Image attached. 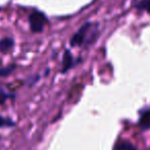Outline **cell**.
<instances>
[{"label": "cell", "mask_w": 150, "mask_h": 150, "mask_svg": "<svg viewBox=\"0 0 150 150\" xmlns=\"http://www.w3.org/2000/svg\"><path fill=\"white\" fill-rule=\"evenodd\" d=\"M98 36V25L86 23L71 38L69 44L73 47H79L85 44H91Z\"/></svg>", "instance_id": "6da1fadb"}, {"label": "cell", "mask_w": 150, "mask_h": 150, "mask_svg": "<svg viewBox=\"0 0 150 150\" xmlns=\"http://www.w3.org/2000/svg\"><path fill=\"white\" fill-rule=\"evenodd\" d=\"M28 20L30 29L33 33H41V32H43L44 27L46 26V24H48V18L45 16V13L37 9H34L29 14Z\"/></svg>", "instance_id": "7a4b0ae2"}, {"label": "cell", "mask_w": 150, "mask_h": 150, "mask_svg": "<svg viewBox=\"0 0 150 150\" xmlns=\"http://www.w3.org/2000/svg\"><path fill=\"white\" fill-rule=\"evenodd\" d=\"M76 61L74 60V57L71 55L69 50H65L64 54H63V59H62V69H61V73H67L69 69L76 64Z\"/></svg>", "instance_id": "3957f363"}, {"label": "cell", "mask_w": 150, "mask_h": 150, "mask_svg": "<svg viewBox=\"0 0 150 150\" xmlns=\"http://www.w3.org/2000/svg\"><path fill=\"white\" fill-rule=\"evenodd\" d=\"M138 126L142 131L150 130V108L141 113L140 119L138 120Z\"/></svg>", "instance_id": "277c9868"}, {"label": "cell", "mask_w": 150, "mask_h": 150, "mask_svg": "<svg viewBox=\"0 0 150 150\" xmlns=\"http://www.w3.org/2000/svg\"><path fill=\"white\" fill-rule=\"evenodd\" d=\"M14 46V40L10 37H5L2 38L0 40V52H8L13 48Z\"/></svg>", "instance_id": "5b68a950"}, {"label": "cell", "mask_w": 150, "mask_h": 150, "mask_svg": "<svg viewBox=\"0 0 150 150\" xmlns=\"http://www.w3.org/2000/svg\"><path fill=\"white\" fill-rule=\"evenodd\" d=\"M134 7L139 11H146L150 14V0H134Z\"/></svg>", "instance_id": "8992f818"}, {"label": "cell", "mask_w": 150, "mask_h": 150, "mask_svg": "<svg viewBox=\"0 0 150 150\" xmlns=\"http://www.w3.org/2000/svg\"><path fill=\"white\" fill-rule=\"evenodd\" d=\"M115 150H137L136 147L130 142V141H122V142H119L117 145H115Z\"/></svg>", "instance_id": "52a82bcc"}, {"label": "cell", "mask_w": 150, "mask_h": 150, "mask_svg": "<svg viewBox=\"0 0 150 150\" xmlns=\"http://www.w3.org/2000/svg\"><path fill=\"white\" fill-rule=\"evenodd\" d=\"M14 69H16V65H13V64L10 65V67L0 69V77H5V76H8L9 74H11Z\"/></svg>", "instance_id": "ba28073f"}, {"label": "cell", "mask_w": 150, "mask_h": 150, "mask_svg": "<svg viewBox=\"0 0 150 150\" xmlns=\"http://www.w3.org/2000/svg\"><path fill=\"white\" fill-rule=\"evenodd\" d=\"M3 126H13V122H9L7 119H4L0 115V127H3Z\"/></svg>", "instance_id": "9c48e42d"}, {"label": "cell", "mask_w": 150, "mask_h": 150, "mask_svg": "<svg viewBox=\"0 0 150 150\" xmlns=\"http://www.w3.org/2000/svg\"><path fill=\"white\" fill-rule=\"evenodd\" d=\"M8 97H9V96H8V94H6L3 90H0V105L3 104Z\"/></svg>", "instance_id": "30bf717a"}]
</instances>
